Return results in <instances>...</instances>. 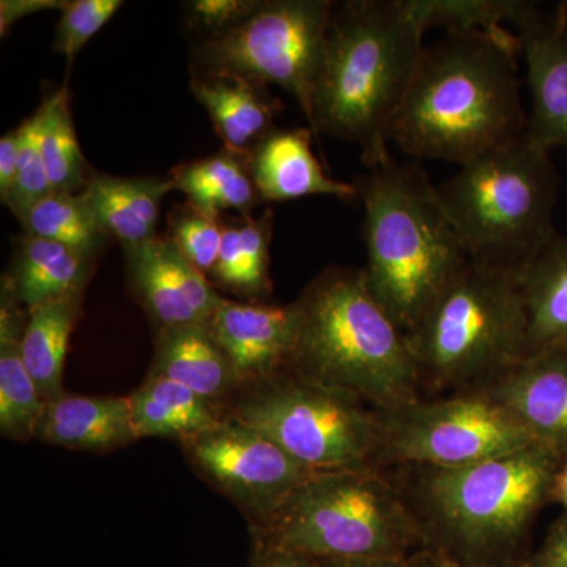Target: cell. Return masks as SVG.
Wrapping results in <instances>:
<instances>
[{
  "label": "cell",
  "instance_id": "f1b7e54d",
  "mask_svg": "<svg viewBox=\"0 0 567 567\" xmlns=\"http://www.w3.org/2000/svg\"><path fill=\"white\" fill-rule=\"evenodd\" d=\"M417 25L427 32L443 28L446 32L509 31L507 22L520 28L539 9L524 0H405Z\"/></svg>",
  "mask_w": 567,
  "mask_h": 567
},
{
  "label": "cell",
  "instance_id": "d4e9b609",
  "mask_svg": "<svg viewBox=\"0 0 567 567\" xmlns=\"http://www.w3.org/2000/svg\"><path fill=\"white\" fill-rule=\"evenodd\" d=\"M82 295L51 301L29 312L21 338V357L44 402L63 393V368L71 333L80 319Z\"/></svg>",
  "mask_w": 567,
  "mask_h": 567
},
{
  "label": "cell",
  "instance_id": "5bb4252c",
  "mask_svg": "<svg viewBox=\"0 0 567 567\" xmlns=\"http://www.w3.org/2000/svg\"><path fill=\"white\" fill-rule=\"evenodd\" d=\"M126 259L134 290L159 331L186 324L208 327L224 298L173 241L153 238L126 249Z\"/></svg>",
  "mask_w": 567,
  "mask_h": 567
},
{
  "label": "cell",
  "instance_id": "7bdbcfd3",
  "mask_svg": "<svg viewBox=\"0 0 567 567\" xmlns=\"http://www.w3.org/2000/svg\"><path fill=\"white\" fill-rule=\"evenodd\" d=\"M481 567H533L529 557L513 559V561L499 563V565L481 566Z\"/></svg>",
  "mask_w": 567,
  "mask_h": 567
},
{
  "label": "cell",
  "instance_id": "484cf974",
  "mask_svg": "<svg viewBox=\"0 0 567 567\" xmlns=\"http://www.w3.org/2000/svg\"><path fill=\"white\" fill-rule=\"evenodd\" d=\"M137 439H183L203 434L219 423L212 402L164 377L147 382L128 398Z\"/></svg>",
  "mask_w": 567,
  "mask_h": 567
},
{
  "label": "cell",
  "instance_id": "8fae6325",
  "mask_svg": "<svg viewBox=\"0 0 567 567\" xmlns=\"http://www.w3.org/2000/svg\"><path fill=\"white\" fill-rule=\"evenodd\" d=\"M382 423L380 464L461 468L533 445L532 436L488 388L445 398L421 395Z\"/></svg>",
  "mask_w": 567,
  "mask_h": 567
},
{
  "label": "cell",
  "instance_id": "cb8c5ba5",
  "mask_svg": "<svg viewBox=\"0 0 567 567\" xmlns=\"http://www.w3.org/2000/svg\"><path fill=\"white\" fill-rule=\"evenodd\" d=\"M152 374L181 383L208 402L240 383L226 353L205 324L163 330Z\"/></svg>",
  "mask_w": 567,
  "mask_h": 567
},
{
  "label": "cell",
  "instance_id": "9c48e42d",
  "mask_svg": "<svg viewBox=\"0 0 567 567\" xmlns=\"http://www.w3.org/2000/svg\"><path fill=\"white\" fill-rule=\"evenodd\" d=\"M257 385L235 409V420L301 464L315 472L379 466L382 423L371 406L292 368Z\"/></svg>",
  "mask_w": 567,
  "mask_h": 567
},
{
  "label": "cell",
  "instance_id": "30bf717a",
  "mask_svg": "<svg viewBox=\"0 0 567 567\" xmlns=\"http://www.w3.org/2000/svg\"><path fill=\"white\" fill-rule=\"evenodd\" d=\"M330 0H268L251 17L205 41L203 74H230L290 93L311 123L324 41L333 17Z\"/></svg>",
  "mask_w": 567,
  "mask_h": 567
},
{
  "label": "cell",
  "instance_id": "8992f818",
  "mask_svg": "<svg viewBox=\"0 0 567 567\" xmlns=\"http://www.w3.org/2000/svg\"><path fill=\"white\" fill-rule=\"evenodd\" d=\"M558 188L550 152L527 133L436 186L470 264L514 278L557 234Z\"/></svg>",
  "mask_w": 567,
  "mask_h": 567
},
{
  "label": "cell",
  "instance_id": "2e32d148",
  "mask_svg": "<svg viewBox=\"0 0 567 567\" xmlns=\"http://www.w3.org/2000/svg\"><path fill=\"white\" fill-rule=\"evenodd\" d=\"M488 390L533 442L567 456V346L528 353Z\"/></svg>",
  "mask_w": 567,
  "mask_h": 567
},
{
  "label": "cell",
  "instance_id": "ab89813d",
  "mask_svg": "<svg viewBox=\"0 0 567 567\" xmlns=\"http://www.w3.org/2000/svg\"><path fill=\"white\" fill-rule=\"evenodd\" d=\"M319 567H410L409 558L317 559Z\"/></svg>",
  "mask_w": 567,
  "mask_h": 567
},
{
  "label": "cell",
  "instance_id": "f546056e",
  "mask_svg": "<svg viewBox=\"0 0 567 567\" xmlns=\"http://www.w3.org/2000/svg\"><path fill=\"white\" fill-rule=\"evenodd\" d=\"M21 224L29 237L69 246L95 259L107 237L82 193L50 194L33 205Z\"/></svg>",
  "mask_w": 567,
  "mask_h": 567
},
{
  "label": "cell",
  "instance_id": "4fadbf2b",
  "mask_svg": "<svg viewBox=\"0 0 567 567\" xmlns=\"http://www.w3.org/2000/svg\"><path fill=\"white\" fill-rule=\"evenodd\" d=\"M300 327L298 301L275 306L223 300L208 323L238 382L254 383L290 368Z\"/></svg>",
  "mask_w": 567,
  "mask_h": 567
},
{
  "label": "cell",
  "instance_id": "836d02e7",
  "mask_svg": "<svg viewBox=\"0 0 567 567\" xmlns=\"http://www.w3.org/2000/svg\"><path fill=\"white\" fill-rule=\"evenodd\" d=\"M224 227L216 216L196 210L183 212L173 221V237L169 238L178 249L204 274H212L221 249Z\"/></svg>",
  "mask_w": 567,
  "mask_h": 567
},
{
  "label": "cell",
  "instance_id": "4316f807",
  "mask_svg": "<svg viewBox=\"0 0 567 567\" xmlns=\"http://www.w3.org/2000/svg\"><path fill=\"white\" fill-rule=\"evenodd\" d=\"M174 189L188 196L196 210L218 218L219 212L248 215L260 199L244 156L226 151L173 171Z\"/></svg>",
  "mask_w": 567,
  "mask_h": 567
},
{
  "label": "cell",
  "instance_id": "8d00e7d4",
  "mask_svg": "<svg viewBox=\"0 0 567 567\" xmlns=\"http://www.w3.org/2000/svg\"><path fill=\"white\" fill-rule=\"evenodd\" d=\"M65 0H2L0 2V35L6 37L13 24L40 11L62 10Z\"/></svg>",
  "mask_w": 567,
  "mask_h": 567
},
{
  "label": "cell",
  "instance_id": "ac0fdd59",
  "mask_svg": "<svg viewBox=\"0 0 567 567\" xmlns=\"http://www.w3.org/2000/svg\"><path fill=\"white\" fill-rule=\"evenodd\" d=\"M33 439L82 451H110L137 440L128 398L63 394L47 402Z\"/></svg>",
  "mask_w": 567,
  "mask_h": 567
},
{
  "label": "cell",
  "instance_id": "7c38bea8",
  "mask_svg": "<svg viewBox=\"0 0 567 567\" xmlns=\"http://www.w3.org/2000/svg\"><path fill=\"white\" fill-rule=\"evenodd\" d=\"M194 464L234 502L265 524L316 475L270 436L241 421H219L186 440Z\"/></svg>",
  "mask_w": 567,
  "mask_h": 567
},
{
  "label": "cell",
  "instance_id": "5b68a950",
  "mask_svg": "<svg viewBox=\"0 0 567 567\" xmlns=\"http://www.w3.org/2000/svg\"><path fill=\"white\" fill-rule=\"evenodd\" d=\"M357 188L364 204L365 284L410 336L468 257L423 167L391 158Z\"/></svg>",
  "mask_w": 567,
  "mask_h": 567
},
{
  "label": "cell",
  "instance_id": "52a82bcc",
  "mask_svg": "<svg viewBox=\"0 0 567 567\" xmlns=\"http://www.w3.org/2000/svg\"><path fill=\"white\" fill-rule=\"evenodd\" d=\"M256 543L315 559H405L425 537L404 491L364 466L316 473L257 527Z\"/></svg>",
  "mask_w": 567,
  "mask_h": 567
},
{
  "label": "cell",
  "instance_id": "7402d4cb",
  "mask_svg": "<svg viewBox=\"0 0 567 567\" xmlns=\"http://www.w3.org/2000/svg\"><path fill=\"white\" fill-rule=\"evenodd\" d=\"M24 308L18 303L6 276L0 292V434L3 439H33L47 402L21 357Z\"/></svg>",
  "mask_w": 567,
  "mask_h": 567
},
{
  "label": "cell",
  "instance_id": "277c9868",
  "mask_svg": "<svg viewBox=\"0 0 567 567\" xmlns=\"http://www.w3.org/2000/svg\"><path fill=\"white\" fill-rule=\"evenodd\" d=\"M297 301L301 327L290 364L295 372L379 413L421 398L409 334L375 300L363 270H324Z\"/></svg>",
  "mask_w": 567,
  "mask_h": 567
},
{
  "label": "cell",
  "instance_id": "74e56055",
  "mask_svg": "<svg viewBox=\"0 0 567 567\" xmlns=\"http://www.w3.org/2000/svg\"><path fill=\"white\" fill-rule=\"evenodd\" d=\"M18 156H20V137L18 130L3 134L0 140V199L9 204L11 192L18 177Z\"/></svg>",
  "mask_w": 567,
  "mask_h": 567
},
{
  "label": "cell",
  "instance_id": "ffe728a7",
  "mask_svg": "<svg viewBox=\"0 0 567 567\" xmlns=\"http://www.w3.org/2000/svg\"><path fill=\"white\" fill-rule=\"evenodd\" d=\"M173 189L171 178L92 174L81 193L104 233L126 251L156 238L164 196Z\"/></svg>",
  "mask_w": 567,
  "mask_h": 567
},
{
  "label": "cell",
  "instance_id": "4dcf8cb0",
  "mask_svg": "<svg viewBox=\"0 0 567 567\" xmlns=\"http://www.w3.org/2000/svg\"><path fill=\"white\" fill-rule=\"evenodd\" d=\"M41 152L54 193L76 194L87 185L92 173L82 155L66 89H59L41 103Z\"/></svg>",
  "mask_w": 567,
  "mask_h": 567
},
{
  "label": "cell",
  "instance_id": "603a6c76",
  "mask_svg": "<svg viewBox=\"0 0 567 567\" xmlns=\"http://www.w3.org/2000/svg\"><path fill=\"white\" fill-rule=\"evenodd\" d=\"M516 279L527 312V354L567 346L566 235L555 234Z\"/></svg>",
  "mask_w": 567,
  "mask_h": 567
},
{
  "label": "cell",
  "instance_id": "ba28073f",
  "mask_svg": "<svg viewBox=\"0 0 567 567\" xmlns=\"http://www.w3.org/2000/svg\"><path fill=\"white\" fill-rule=\"evenodd\" d=\"M421 388L484 390L527 357L528 322L514 276L470 264L413 333Z\"/></svg>",
  "mask_w": 567,
  "mask_h": 567
},
{
  "label": "cell",
  "instance_id": "3957f363",
  "mask_svg": "<svg viewBox=\"0 0 567 567\" xmlns=\"http://www.w3.org/2000/svg\"><path fill=\"white\" fill-rule=\"evenodd\" d=\"M561 457L533 445L461 468L415 466L402 488L423 527L425 547L462 567L525 558L533 522L554 503Z\"/></svg>",
  "mask_w": 567,
  "mask_h": 567
},
{
  "label": "cell",
  "instance_id": "44dd1931",
  "mask_svg": "<svg viewBox=\"0 0 567 567\" xmlns=\"http://www.w3.org/2000/svg\"><path fill=\"white\" fill-rule=\"evenodd\" d=\"M95 257L69 246L24 235L17 246L13 268L6 275L18 303L24 311L84 292Z\"/></svg>",
  "mask_w": 567,
  "mask_h": 567
},
{
  "label": "cell",
  "instance_id": "83f0119b",
  "mask_svg": "<svg viewBox=\"0 0 567 567\" xmlns=\"http://www.w3.org/2000/svg\"><path fill=\"white\" fill-rule=\"evenodd\" d=\"M274 235V213L240 226L224 227L221 249L212 275L234 292L260 297L270 290L268 265Z\"/></svg>",
  "mask_w": 567,
  "mask_h": 567
},
{
  "label": "cell",
  "instance_id": "d6a6232c",
  "mask_svg": "<svg viewBox=\"0 0 567 567\" xmlns=\"http://www.w3.org/2000/svg\"><path fill=\"white\" fill-rule=\"evenodd\" d=\"M121 0H70L63 6L55 31L54 51L66 59L71 69L82 48L121 10Z\"/></svg>",
  "mask_w": 567,
  "mask_h": 567
},
{
  "label": "cell",
  "instance_id": "d6986e66",
  "mask_svg": "<svg viewBox=\"0 0 567 567\" xmlns=\"http://www.w3.org/2000/svg\"><path fill=\"white\" fill-rule=\"evenodd\" d=\"M192 91L210 115L226 151L235 155L246 158L257 142L274 130L271 123L279 104L262 84L230 74H203L194 78Z\"/></svg>",
  "mask_w": 567,
  "mask_h": 567
},
{
  "label": "cell",
  "instance_id": "1f68e13d",
  "mask_svg": "<svg viewBox=\"0 0 567 567\" xmlns=\"http://www.w3.org/2000/svg\"><path fill=\"white\" fill-rule=\"evenodd\" d=\"M41 126H43V110L40 106L35 114L22 122L18 128V137H20L18 177L7 207L20 221L31 212L33 205L54 193L47 164H44L43 152H41Z\"/></svg>",
  "mask_w": 567,
  "mask_h": 567
},
{
  "label": "cell",
  "instance_id": "e0dca14e",
  "mask_svg": "<svg viewBox=\"0 0 567 567\" xmlns=\"http://www.w3.org/2000/svg\"><path fill=\"white\" fill-rule=\"evenodd\" d=\"M312 130H271L248 156L249 173L260 199L271 203L331 196L353 199L357 185L324 174L311 147Z\"/></svg>",
  "mask_w": 567,
  "mask_h": 567
},
{
  "label": "cell",
  "instance_id": "d590c367",
  "mask_svg": "<svg viewBox=\"0 0 567 567\" xmlns=\"http://www.w3.org/2000/svg\"><path fill=\"white\" fill-rule=\"evenodd\" d=\"M529 563L533 567H567V514L551 524L543 546L529 555Z\"/></svg>",
  "mask_w": 567,
  "mask_h": 567
},
{
  "label": "cell",
  "instance_id": "9a60e30c",
  "mask_svg": "<svg viewBox=\"0 0 567 567\" xmlns=\"http://www.w3.org/2000/svg\"><path fill=\"white\" fill-rule=\"evenodd\" d=\"M516 35L532 95L525 133L550 152L567 145V3L551 13L537 9Z\"/></svg>",
  "mask_w": 567,
  "mask_h": 567
},
{
  "label": "cell",
  "instance_id": "f35d334b",
  "mask_svg": "<svg viewBox=\"0 0 567 567\" xmlns=\"http://www.w3.org/2000/svg\"><path fill=\"white\" fill-rule=\"evenodd\" d=\"M251 567H319L317 559L256 543Z\"/></svg>",
  "mask_w": 567,
  "mask_h": 567
},
{
  "label": "cell",
  "instance_id": "b9f144b4",
  "mask_svg": "<svg viewBox=\"0 0 567 567\" xmlns=\"http://www.w3.org/2000/svg\"><path fill=\"white\" fill-rule=\"evenodd\" d=\"M554 503H559L567 514V456L561 458L554 484Z\"/></svg>",
  "mask_w": 567,
  "mask_h": 567
},
{
  "label": "cell",
  "instance_id": "60d3db41",
  "mask_svg": "<svg viewBox=\"0 0 567 567\" xmlns=\"http://www.w3.org/2000/svg\"><path fill=\"white\" fill-rule=\"evenodd\" d=\"M410 567H462L458 563L446 557L442 551L434 548H421L409 558Z\"/></svg>",
  "mask_w": 567,
  "mask_h": 567
},
{
  "label": "cell",
  "instance_id": "6da1fadb",
  "mask_svg": "<svg viewBox=\"0 0 567 567\" xmlns=\"http://www.w3.org/2000/svg\"><path fill=\"white\" fill-rule=\"evenodd\" d=\"M516 32H446L425 47L390 142L458 166L527 132Z\"/></svg>",
  "mask_w": 567,
  "mask_h": 567
},
{
  "label": "cell",
  "instance_id": "7a4b0ae2",
  "mask_svg": "<svg viewBox=\"0 0 567 567\" xmlns=\"http://www.w3.org/2000/svg\"><path fill=\"white\" fill-rule=\"evenodd\" d=\"M423 39L405 0L334 7L312 102V133L353 142L369 169L393 158L391 126L423 55Z\"/></svg>",
  "mask_w": 567,
  "mask_h": 567
},
{
  "label": "cell",
  "instance_id": "e575fe53",
  "mask_svg": "<svg viewBox=\"0 0 567 567\" xmlns=\"http://www.w3.org/2000/svg\"><path fill=\"white\" fill-rule=\"evenodd\" d=\"M259 6L256 0H196L188 3L189 20L216 37L251 17Z\"/></svg>",
  "mask_w": 567,
  "mask_h": 567
}]
</instances>
